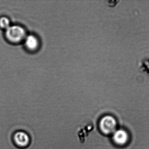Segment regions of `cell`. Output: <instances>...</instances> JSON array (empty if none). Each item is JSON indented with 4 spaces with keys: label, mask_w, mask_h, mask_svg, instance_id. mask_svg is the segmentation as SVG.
<instances>
[{
    "label": "cell",
    "mask_w": 149,
    "mask_h": 149,
    "mask_svg": "<svg viewBox=\"0 0 149 149\" xmlns=\"http://www.w3.org/2000/svg\"><path fill=\"white\" fill-rule=\"evenodd\" d=\"M113 139L116 143L118 145H122L125 144L127 141L128 135L125 130L120 129L114 133Z\"/></svg>",
    "instance_id": "4"
},
{
    "label": "cell",
    "mask_w": 149,
    "mask_h": 149,
    "mask_svg": "<svg viewBox=\"0 0 149 149\" xmlns=\"http://www.w3.org/2000/svg\"><path fill=\"white\" fill-rule=\"evenodd\" d=\"M116 127V120L110 115H106L102 117L99 123L100 129L103 134L106 135L110 134L113 133Z\"/></svg>",
    "instance_id": "2"
},
{
    "label": "cell",
    "mask_w": 149,
    "mask_h": 149,
    "mask_svg": "<svg viewBox=\"0 0 149 149\" xmlns=\"http://www.w3.org/2000/svg\"><path fill=\"white\" fill-rule=\"evenodd\" d=\"M14 138L15 142L19 147H27L29 143V137L24 132H17L15 134Z\"/></svg>",
    "instance_id": "3"
},
{
    "label": "cell",
    "mask_w": 149,
    "mask_h": 149,
    "mask_svg": "<svg viewBox=\"0 0 149 149\" xmlns=\"http://www.w3.org/2000/svg\"><path fill=\"white\" fill-rule=\"evenodd\" d=\"M10 21L7 17H3L0 18V27L7 29L10 27Z\"/></svg>",
    "instance_id": "6"
},
{
    "label": "cell",
    "mask_w": 149,
    "mask_h": 149,
    "mask_svg": "<svg viewBox=\"0 0 149 149\" xmlns=\"http://www.w3.org/2000/svg\"><path fill=\"white\" fill-rule=\"evenodd\" d=\"M25 45L28 50L30 51H35L39 46V40L34 35L26 36L25 39Z\"/></svg>",
    "instance_id": "5"
},
{
    "label": "cell",
    "mask_w": 149,
    "mask_h": 149,
    "mask_svg": "<svg viewBox=\"0 0 149 149\" xmlns=\"http://www.w3.org/2000/svg\"><path fill=\"white\" fill-rule=\"evenodd\" d=\"M5 36L9 41L17 43L25 39L26 33L23 27L19 25H13L6 29Z\"/></svg>",
    "instance_id": "1"
}]
</instances>
